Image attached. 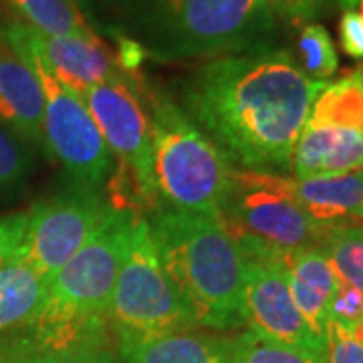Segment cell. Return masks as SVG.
Segmentation results:
<instances>
[{
    "instance_id": "6da1fadb",
    "label": "cell",
    "mask_w": 363,
    "mask_h": 363,
    "mask_svg": "<svg viewBox=\"0 0 363 363\" xmlns=\"http://www.w3.org/2000/svg\"><path fill=\"white\" fill-rule=\"evenodd\" d=\"M323 83L307 77L281 49L224 55L200 65L184 83L194 123L238 166L289 172L293 150Z\"/></svg>"
},
{
    "instance_id": "7a4b0ae2",
    "label": "cell",
    "mask_w": 363,
    "mask_h": 363,
    "mask_svg": "<svg viewBox=\"0 0 363 363\" xmlns=\"http://www.w3.org/2000/svg\"><path fill=\"white\" fill-rule=\"evenodd\" d=\"M133 214H107L77 255L55 274L47 298L25 335L0 350V363L39 350L107 343L109 305L130 240Z\"/></svg>"
},
{
    "instance_id": "3957f363",
    "label": "cell",
    "mask_w": 363,
    "mask_h": 363,
    "mask_svg": "<svg viewBox=\"0 0 363 363\" xmlns=\"http://www.w3.org/2000/svg\"><path fill=\"white\" fill-rule=\"evenodd\" d=\"M147 224L194 327L226 331L245 325V257L220 220L160 206Z\"/></svg>"
},
{
    "instance_id": "277c9868",
    "label": "cell",
    "mask_w": 363,
    "mask_h": 363,
    "mask_svg": "<svg viewBox=\"0 0 363 363\" xmlns=\"http://www.w3.org/2000/svg\"><path fill=\"white\" fill-rule=\"evenodd\" d=\"M128 37L160 61L269 49L277 16L264 0H117Z\"/></svg>"
},
{
    "instance_id": "5b68a950",
    "label": "cell",
    "mask_w": 363,
    "mask_h": 363,
    "mask_svg": "<svg viewBox=\"0 0 363 363\" xmlns=\"http://www.w3.org/2000/svg\"><path fill=\"white\" fill-rule=\"evenodd\" d=\"M152 176L162 206L218 218L234 168L222 150L172 99L147 89Z\"/></svg>"
},
{
    "instance_id": "8992f818",
    "label": "cell",
    "mask_w": 363,
    "mask_h": 363,
    "mask_svg": "<svg viewBox=\"0 0 363 363\" xmlns=\"http://www.w3.org/2000/svg\"><path fill=\"white\" fill-rule=\"evenodd\" d=\"M117 166L107 184V204L116 212L143 216L160 208L152 176V117L142 79L116 75L81 97Z\"/></svg>"
},
{
    "instance_id": "52a82bcc",
    "label": "cell",
    "mask_w": 363,
    "mask_h": 363,
    "mask_svg": "<svg viewBox=\"0 0 363 363\" xmlns=\"http://www.w3.org/2000/svg\"><path fill=\"white\" fill-rule=\"evenodd\" d=\"M109 329L121 343L194 329L182 298L160 259L145 216H135L123 262L117 274Z\"/></svg>"
},
{
    "instance_id": "ba28073f",
    "label": "cell",
    "mask_w": 363,
    "mask_h": 363,
    "mask_svg": "<svg viewBox=\"0 0 363 363\" xmlns=\"http://www.w3.org/2000/svg\"><path fill=\"white\" fill-rule=\"evenodd\" d=\"M226 230L248 234L279 250L321 248L327 230L286 194L281 174L234 169L233 190L222 208Z\"/></svg>"
},
{
    "instance_id": "9c48e42d",
    "label": "cell",
    "mask_w": 363,
    "mask_h": 363,
    "mask_svg": "<svg viewBox=\"0 0 363 363\" xmlns=\"http://www.w3.org/2000/svg\"><path fill=\"white\" fill-rule=\"evenodd\" d=\"M25 63L35 71L45 97V147L65 168L75 188L97 192L111 172V154L83 99L40 63Z\"/></svg>"
},
{
    "instance_id": "30bf717a",
    "label": "cell",
    "mask_w": 363,
    "mask_h": 363,
    "mask_svg": "<svg viewBox=\"0 0 363 363\" xmlns=\"http://www.w3.org/2000/svg\"><path fill=\"white\" fill-rule=\"evenodd\" d=\"M109 212L107 200L83 188L40 202L28 212L23 262L51 285L55 274L77 255Z\"/></svg>"
},
{
    "instance_id": "8fae6325",
    "label": "cell",
    "mask_w": 363,
    "mask_h": 363,
    "mask_svg": "<svg viewBox=\"0 0 363 363\" xmlns=\"http://www.w3.org/2000/svg\"><path fill=\"white\" fill-rule=\"evenodd\" d=\"M285 255L277 252L264 259H245V325L262 337L323 353V341L313 333L293 301Z\"/></svg>"
},
{
    "instance_id": "7c38bea8",
    "label": "cell",
    "mask_w": 363,
    "mask_h": 363,
    "mask_svg": "<svg viewBox=\"0 0 363 363\" xmlns=\"http://www.w3.org/2000/svg\"><path fill=\"white\" fill-rule=\"evenodd\" d=\"M4 39L25 61H37L61 85L83 97L87 89L116 75V61L101 39L95 37H52L26 23H11Z\"/></svg>"
},
{
    "instance_id": "4fadbf2b",
    "label": "cell",
    "mask_w": 363,
    "mask_h": 363,
    "mask_svg": "<svg viewBox=\"0 0 363 363\" xmlns=\"http://www.w3.org/2000/svg\"><path fill=\"white\" fill-rule=\"evenodd\" d=\"M283 188L317 224L363 228V168L297 180L283 176Z\"/></svg>"
},
{
    "instance_id": "5bb4252c",
    "label": "cell",
    "mask_w": 363,
    "mask_h": 363,
    "mask_svg": "<svg viewBox=\"0 0 363 363\" xmlns=\"http://www.w3.org/2000/svg\"><path fill=\"white\" fill-rule=\"evenodd\" d=\"M45 97L35 71L0 33V125L45 147Z\"/></svg>"
},
{
    "instance_id": "9a60e30c",
    "label": "cell",
    "mask_w": 363,
    "mask_h": 363,
    "mask_svg": "<svg viewBox=\"0 0 363 363\" xmlns=\"http://www.w3.org/2000/svg\"><path fill=\"white\" fill-rule=\"evenodd\" d=\"M362 166L363 133L323 125L303 128L291 162L297 178L347 174Z\"/></svg>"
},
{
    "instance_id": "2e32d148",
    "label": "cell",
    "mask_w": 363,
    "mask_h": 363,
    "mask_svg": "<svg viewBox=\"0 0 363 363\" xmlns=\"http://www.w3.org/2000/svg\"><path fill=\"white\" fill-rule=\"evenodd\" d=\"M286 277L298 313L323 341L327 307L339 285V277L321 248L291 250L285 255Z\"/></svg>"
},
{
    "instance_id": "e0dca14e",
    "label": "cell",
    "mask_w": 363,
    "mask_h": 363,
    "mask_svg": "<svg viewBox=\"0 0 363 363\" xmlns=\"http://www.w3.org/2000/svg\"><path fill=\"white\" fill-rule=\"evenodd\" d=\"M233 337L184 329L121 343L123 363H230Z\"/></svg>"
},
{
    "instance_id": "ac0fdd59",
    "label": "cell",
    "mask_w": 363,
    "mask_h": 363,
    "mask_svg": "<svg viewBox=\"0 0 363 363\" xmlns=\"http://www.w3.org/2000/svg\"><path fill=\"white\" fill-rule=\"evenodd\" d=\"M305 125H323L363 133V71L323 83L313 99Z\"/></svg>"
},
{
    "instance_id": "d6986e66",
    "label": "cell",
    "mask_w": 363,
    "mask_h": 363,
    "mask_svg": "<svg viewBox=\"0 0 363 363\" xmlns=\"http://www.w3.org/2000/svg\"><path fill=\"white\" fill-rule=\"evenodd\" d=\"M49 285L25 262L0 271V333L28 325L40 311Z\"/></svg>"
},
{
    "instance_id": "ffe728a7",
    "label": "cell",
    "mask_w": 363,
    "mask_h": 363,
    "mask_svg": "<svg viewBox=\"0 0 363 363\" xmlns=\"http://www.w3.org/2000/svg\"><path fill=\"white\" fill-rule=\"evenodd\" d=\"M26 25L52 37H95L77 0H6Z\"/></svg>"
},
{
    "instance_id": "44dd1931",
    "label": "cell",
    "mask_w": 363,
    "mask_h": 363,
    "mask_svg": "<svg viewBox=\"0 0 363 363\" xmlns=\"http://www.w3.org/2000/svg\"><path fill=\"white\" fill-rule=\"evenodd\" d=\"M230 363H325V359L323 353L272 341L248 329L233 335Z\"/></svg>"
},
{
    "instance_id": "7402d4cb",
    "label": "cell",
    "mask_w": 363,
    "mask_h": 363,
    "mask_svg": "<svg viewBox=\"0 0 363 363\" xmlns=\"http://www.w3.org/2000/svg\"><path fill=\"white\" fill-rule=\"evenodd\" d=\"M297 57L295 61L298 69L315 83H327V79L333 77L339 67L331 35L325 26L315 23L303 26L297 39Z\"/></svg>"
},
{
    "instance_id": "603a6c76",
    "label": "cell",
    "mask_w": 363,
    "mask_h": 363,
    "mask_svg": "<svg viewBox=\"0 0 363 363\" xmlns=\"http://www.w3.org/2000/svg\"><path fill=\"white\" fill-rule=\"evenodd\" d=\"M9 363H123V359L107 343H81L61 350L28 351Z\"/></svg>"
},
{
    "instance_id": "cb8c5ba5",
    "label": "cell",
    "mask_w": 363,
    "mask_h": 363,
    "mask_svg": "<svg viewBox=\"0 0 363 363\" xmlns=\"http://www.w3.org/2000/svg\"><path fill=\"white\" fill-rule=\"evenodd\" d=\"M325 363H363V339L350 329L327 321L323 333Z\"/></svg>"
},
{
    "instance_id": "d4e9b609",
    "label": "cell",
    "mask_w": 363,
    "mask_h": 363,
    "mask_svg": "<svg viewBox=\"0 0 363 363\" xmlns=\"http://www.w3.org/2000/svg\"><path fill=\"white\" fill-rule=\"evenodd\" d=\"M28 156L21 143L4 128H0V194L16 188L28 172Z\"/></svg>"
},
{
    "instance_id": "484cf974",
    "label": "cell",
    "mask_w": 363,
    "mask_h": 363,
    "mask_svg": "<svg viewBox=\"0 0 363 363\" xmlns=\"http://www.w3.org/2000/svg\"><path fill=\"white\" fill-rule=\"evenodd\" d=\"M327 321L355 329L363 325V293L339 279V285L327 307Z\"/></svg>"
},
{
    "instance_id": "4316f807",
    "label": "cell",
    "mask_w": 363,
    "mask_h": 363,
    "mask_svg": "<svg viewBox=\"0 0 363 363\" xmlns=\"http://www.w3.org/2000/svg\"><path fill=\"white\" fill-rule=\"evenodd\" d=\"M28 214H14L0 218V271L23 262Z\"/></svg>"
},
{
    "instance_id": "83f0119b",
    "label": "cell",
    "mask_w": 363,
    "mask_h": 363,
    "mask_svg": "<svg viewBox=\"0 0 363 363\" xmlns=\"http://www.w3.org/2000/svg\"><path fill=\"white\" fill-rule=\"evenodd\" d=\"M274 16L291 25H305L323 13L327 0H264Z\"/></svg>"
},
{
    "instance_id": "f1b7e54d",
    "label": "cell",
    "mask_w": 363,
    "mask_h": 363,
    "mask_svg": "<svg viewBox=\"0 0 363 363\" xmlns=\"http://www.w3.org/2000/svg\"><path fill=\"white\" fill-rule=\"evenodd\" d=\"M339 40L343 51L353 59H363V16L357 11H345L339 21Z\"/></svg>"
},
{
    "instance_id": "f546056e",
    "label": "cell",
    "mask_w": 363,
    "mask_h": 363,
    "mask_svg": "<svg viewBox=\"0 0 363 363\" xmlns=\"http://www.w3.org/2000/svg\"><path fill=\"white\" fill-rule=\"evenodd\" d=\"M147 59V52L138 40H133L128 35H119L117 37V69L128 75L130 79H140V69L143 61Z\"/></svg>"
},
{
    "instance_id": "4dcf8cb0",
    "label": "cell",
    "mask_w": 363,
    "mask_h": 363,
    "mask_svg": "<svg viewBox=\"0 0 363 363\" xmlns=\"http://www.w3.org/2000/svg\"><path fill=\"white\" fill-rule=\"evenodd\" d=\"M357 259L363 271V228H357Z\"/></svg>"
},
{
    "instance_id": "1f68e13d",
    "label": "cell",
    "mask_w": 363,
    "mask_h": 363,
    "mask_svg": "<svg viewBox=\"0 0 363 363\" xmlns=\"http://www.w3.org/2000/svg\"><path fill=\"white\" fill-rule=\"evenodd\" d=\"M337 2L341 6H345V11H350V9H353L359 0H337Z\"/></svg>"
},
{
    "instance_id": "d6a6232c",
    "label": "cell",
    "mask_w": 363,
    "mask_h": 363,
    "mask_svg": "<svg viewBox=\"0 0 363 363\" xmlns=\"http://www.w3.org/2000/svg\"><path fill=\"white\" fill-rule=\"evenodd\" d=\"M350 11H351V9H350ZM353 11H357V13L363 16V0H359V2H357V4L353 6Z\"/></svg>"
},
{
    "instance_id": "836d02e7",
    "label": "cell",
    "mask_w": 363,
    "mask_h": 363,
    "mask_svg": "<svg viewBox=\"0 0 363 363\" xmlns=\"http://www.w3.org/2000/svg\"><path fill=\"white\" fill-rule=\"evenodd\" d=\"M362 71H363V67H362Z\"/></svg>"
},
{
    "instance_id": "e575fe53",
    "label": "cell",
    "mask_w": 363,
    "mask_h": 363,
    "mask_svg": "<svg viewBox=\"0 0 363 363\" xmlns=\"http://www.w3.org/2000/svg\"><path fill=\"white\" fill-rule=\"evenodd\" d=\"M362 168H363V166H362Z\"/></svg>"
}]
</instances>
